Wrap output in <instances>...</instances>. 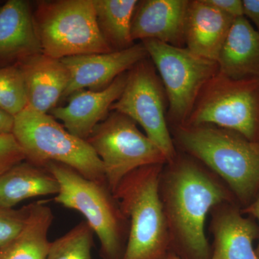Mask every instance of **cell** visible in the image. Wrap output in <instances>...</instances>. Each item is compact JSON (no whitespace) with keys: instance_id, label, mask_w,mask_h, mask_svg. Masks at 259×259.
Returning <instances> with one entry per match:
<instances>
[{"instance_id":"15","label":"cell","mask_w":259,"mask_h":259,"mask_svg":"<svg viewBox=\"0 0 259 259\" xmlns=\"http://www.w3.org/2000/svg\"><path fill=\"white\" fill-rule=\"evenodd\" d=\"M42 54L30 3L8 0L0 6V67Z\"/></svg>"},{"instance_id":"13","label":"cell","mask_w":259,"mask_h":259,"mask_svg":"<svg viewBox=\"0 0 259 259\" xmlns=\"http://www.w3.org/2000/svg\"><path fill=\"white\" fill-rule=\"evenodd\" d=\"M127 73L120 75L104 90H83L73 94L69 97L67 105L51 110L52 117L60 120L70 134L87 141L120 98L125 88Z\"/></svg>"},{"instance_id":"4","label":"cell","mask_w":259,"mask_h":259,"mask_svg":"<svg viewBox=\"0 0 259 259\" xmlns=\"http://www.w3.org/2000/svg\"><path fill=\"white\" fill-rule=\"evenodd\" d=\"M46 168L60 186L56 203L83 214L100 240L102 259H122L129 234V220L107 182L85 178L62 163L50 162Z\"/></svg>"},{"instance_id":"23","label":"cell","mask_w":259,"mask_h":259,"mask_svg":"<svg viewBox=\"0 0 259 259\" xmlns=\"http://www.w3.org/2000/svg\"><path fill=\"white\" fill-rule=\"evenodd\" d=\"M27 106L25 83L18 64L0 67V109L15 117Z\"/></svg>"},{"instance_id":"2","label":"cell","mask_w":259,"mask_h":259,"mask_svg":"<svg viewBox=\"0 0 259 259\" xmlns=\"http://www.w3.org/2000/svg\"><path fill=\"white\" fill-rule=\"evenodd\" d=\"M177 151L201 162L228 186L242 208L259 194V141L212 125L169 127Z\"/></svg>"},{"instance_id":"19","label":"cell","mask_w":259,"mask_h":259,"mask_svg":"<svg viewBox=\"0 0 259 259\" xmlns=\"http://www.w3.org/2000/svg\"><path fill=\"white\" fill-rule=\"evenodd\" d=\"M60 186L47 168L23 161L0 176V208H13L25 199L57 195Z\"/></svg>"},{"instance_id":"1","label":"cell","mask_w":259,"mask_h":259,"mask_svg":"<svg viewBox=\"0 0 259 259\" xmlns=\"http://www.w3.org/2000/svg\"><path fill=\"white\" fill-rule=\"evenodd\" d=\"M158 192L171 251L182 259L210 258L206 218L218 204L238 203L226 184L201 162L178 151L173 161L163 165Z\"/></svg>"},{"instance_id":"28","label":"cell","mask_w":259,"mask_h":259,"mask_svg":"<svg viewBox=\"0 0 259 259\" xmlns=\"http://www.w3.org/2000/svg\"><path fill=\"white\" fill-rule=\"evenodd\" d=\"M15 117L0 109V134H13Z\"/></svg>"},{"instance_id":"21","label":"cell","mask_w":259,"mask_h":259,"mask_svg":"<svg viewBox=\"0 0 259 259\" xmlns=\"http://www.w3.org/2000/svg\"><path fill=\"white\" fill-rule=\"evenodd\" d=\"M137 0H93L102 35L113 51L134 45L131 26Z\"/></svg>"},{"instance_id":"3","label":"cell","mask_w":259,"mask_h":259,"mask_svg":"<svg viewBox=\"0 0 259 259\" xmlns=\"http://www.w3.org/2000/svg\"><path fill=\"white\" fill-rule=\"evenodd\" d=\"M163 166L150 165L135 170L122 179L113 192L129 220L128 238L122 259H165L171 251L158 192Z\"/></svg>"},{"instance_id":"17","label":"cell","mask_w":259,"mask_h":259,"mask_svg":"<svg viewBox=\"0 0 259 259\" xmlns=\"http://www.w3.org/2000/svg\"><path fill=\"white\" fill-rule=\"evenodd\" d=\"M235 19L207 0H190L185 25V47L196 55L217 62Z\"/></svg>"},{"instance_id":"29","label":"cell","mask_w":259,"mask_h":259,"mask_svg":"<svg viewBox=\"0 0 259 259\" xmlns=\"http://www.w3.org/2000/svg\"><path fill=\"white\" fill-rule=\"evenodd\" d=\"M241 212L243 213V214H248L250 217L256 220L258 222V226L259 229V194L257 196L256 198H255L249 205L247 206V207H244V208L241 209ZM255 253H256L259 258V241L258 245H257L256 248H255Z\"/></svg>"},{"instance_id":"20","label":"cell","mask_w":259,"mask_h":259,"mask_svg":"<svg viewBox=\"0 0 259 259\" xmlns=\"http://www.w3.org/2000/svg\"><path fill=\"white\" fill-rule=\"evenodd\" d=\"M54 221L47 201L30 204L28 220L22 231L3 248L0 259H46L51 242L49 231Z\"/></svg>"},{"instance_id":"10","label":"cell","mask_w":259,"mask_h":259,"mask_svg":"<svg viewBox=\"0 0 259 259\" xmlns=\"http://www.w3.org/2000/svg\"><path fill=\"white\" fill-rule=\"evenodd\" d=\"M168 106L161 78L148 57L127 71L125 88L110 112L123 114L141 125L168 163L176 158L178 151L167 121Z\"/></svg>"},{"instance_id":"26","label":"cell","mask_w":259,"mask_h":259,"mask_svg":"<svg viewBox=\"0 0 259 259\" xmlns=\"http://www.w3.org/2000/svg\"><path fill=\"white\" fill-rule=\"evenodd\" d=\"M207 2L233 19L244 17L243 0H207Z\"/></svg>"},{"instance_id":"14","label":"cell","mask_w":259,"mask_h":259,"mask_svg":"<svg viewBox=\"0 0 259 259\" xmlns=\"http://www.w3.org/2000/svg\"><path fill=\"white\" fill-rule=\"evenodd\" d=\"M190 0L139 1L131 26L133 40L152 39L185 47V25Z\"/></svg>"},{"instance_id":"22","label":"cell","mask_w":259,"mask_h":259,"mask_svg":"<svg viewBox=\"0 0 259 259\" xmlns=\"http://www.w3.org/2000/svg\"><path fill=\"white\" fill-rule=\"evenodd\" d=\"M93 230L81 221L64 236L51 242L46 259H93Z\"/></svg>"},{"instance_id":"24","label":"cell","mask_w":259,"mask_h":259,"mask_svg":"<svg viewBox=\"0 0 259 259\" xmlns=\"http://www.w3.org/2000/svg\"><path fill=\"white\" fill-rule=\"evenodd\" d=\"M30 204L20 209L0 208V248L18 236L28 220Z\"/></svg>"},{"instance_id":"9","label":"cell","mask_w":259,"mask_h":259,"mask_svg":"<svg viewBox=\"0 0 259 259\" xmlns=\"http://www.w3.org/2000/svg\"><path fill=\"white\" fill-rule=\"evenodd\" d=\"M101 160L112 192L128 174L150 165H164V153L129 117L111 111L95 127L88 140Z\"/></svg>"},{"instance_id":"25","label":"cell","mask_w":259,"mask_h":259,"mask_svg":"<svg viewBox=\"0 0 259 259\" xmlns=\"http://www.w3.org/2000/svg\"><path fill=\"white\" fill-rule=\"evenodd\" d=\"M25 160L23 149L13 134H0V176Z\"/></svg>"},{"instance_id":"16","label":"cell","mask_w":259,"mask_h":259,"mask_svg":"<svg viewBox=\"0 0 259 259\" xmlns=\"http://www.w3.org/2000/svg\"><path fill=\"white\" fill-rule=\"evenodd\" d=\"M25 83L28 106L41 113L51 111L63 98L69 71L61 59L40 54L18 63Z\"/></svg>"},{"instance_id":"11","label":"cell","mask_w":259,"mask_h":259,"mask_svg":"<svg viewBox=\"0 0 259 259\" xmlns=\"http://www.w3.org/2000/svg\"><path fill=\"white\" fill-rule=\"evenodd\" d=\"M148 57L142 42L125 50L90 54L61 59L69 71V81L63 97L84 89L102 90L120 75Z\"/></svg>"},{"instance_id":"5","label":"cell","mask_w":259,"mask_h":259,"mask_svg":"<svg viewBox=\"0 0 259 259\" xmlns=\"http://www.w3.org/2000/svg\"><path fill=\"white\" fill-rule=\"evenodd\" d=\"M13 135L29 163L46 168L57 162L88 180L107 182L101 160L88 141L70 134L52 116L27 106L15 116Z\"/></svg>"},{"instance_id":"6","label":"cell","mask_w":259,"mask_h":259,"mask_svg":"<svg viewBox=\"0 0 259 259\" xmlns=\"http://www.w3.org/2000/svg\"><path fill=\"white\" fill-rule=\"evenodd\" d=\"M32 15L42 54L49 57L113 51L99 28L93 0L40 2Z\"/></svg>"},{"instance_id":"18","label":"cell","mask_w":259,"mask_h":259,"mask_svg":"<svg viewBox=\"0 0 259 259\" xmlns=\"http://www.w3.org/2000/svg\"><path fill=\"white\" fill-rule=\"evenodd\" d=\"M217 63L232 79H259V31L245 17L235 19Z\"/></svg>"},{"instance_id":"30","label":"cell","mask_w":259,"mask_h":259,"mask_svg":"<svg viewBox=\"0 0 259 259\" xmlns=\"http://www.w3.org/2000/svg\"><path fill=\"white\" fill-rule=\"evenodd\" d=\"M165 259H182L180 258V257L178 256L176 254V253H174V252L170 251L169 253H168V254L167 255V256Z\"/></svg>"},{"instance_id":"8","label":"cell","mask_w":259,"mask_h":259,"mask_svg":"<svg viewBox=\"0 0 259 259\" xmlns=\"http://www.w3.org/2000/svg\"><path fill=\"white\" fill-rule=\"evenodd\" d=\"M164 87L169 127L183 125L188 119L204 85L219 71L216 61L156 40L141 41Z\"/></svg>"},{"instance_id":"27","label":"cell","mask_w":259,"mask_h":259,"mask_svg":"<svg viewBox=\"0 0 259 259\" xmlns=\"http://www.w3.org/2000/svg\"><path fill=\"white\" fill-rule=\"evenodd\" d=\"M243 4L245 18L254 24L259 31V0H243Z\"/></svg>"},{"instance_id":"7","label":"cell","mask_w":259,"mask_h":259,"mask_svg":"<svg viewBox=\"0 0 259 259\" xmlns=\"http://www.w3.org/2000/svg\"><path fill=\"white\" fill-rule=\"evenodd\" d=\"M183 125H215L259 141V79H234L218 71L201 90Z\"/></svg>"},{"instance_id":"12","label":"cell","mask_w":259,"mask_h":259,"mask_svg":"<svg viewBox=\"0 0 259 259\" xmlns=\"http://www.w3.org/2000/svg\"><path fill=\"white\" fill-rule=\"evenodd\" d=\"M209 231L214 242L209 259H259L253 248L258 238L255 219L243 217L236 202L219 204L211 209Z\"/></svg>"}]
</instances>
